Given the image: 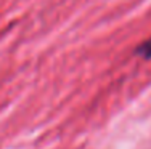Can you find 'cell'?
I'll return each instance as SVG.
<instances>
[{
  "instance_id": "obj_1",
  "label": "cell",
  "mask_w": 151,
  "mask_h": 149,
  "mask_svg": "<svg viewBox=\"0 0 151 149\" xmlns=\"http://www.w3.org/2000/svg\"><path fill=\"white\" fill-rule=\"evenodd\" d=\"M138 53H142L145 58H151V38L148 42H145V43L138 48Z\"/></svg>"
}]
</instances>
